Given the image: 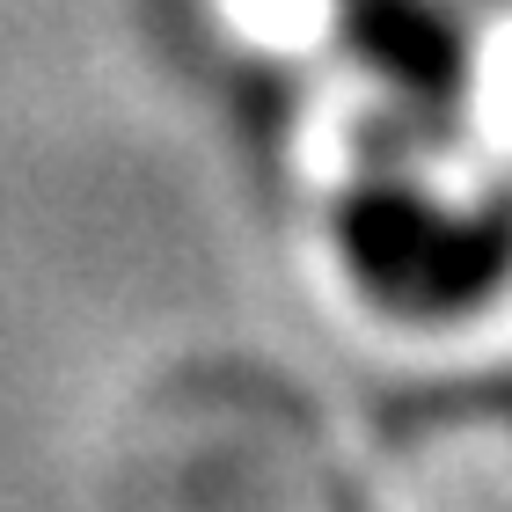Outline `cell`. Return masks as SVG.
Returning a JSON list of instances; mask_svg holds the SVG:
<instances>
[{
    "mask_svg": "<svg viewBox=\"0 0 512 512\" xmlns=\"http://www.w3.org/2000/svg\"><path fill=\"white\" fill-rule=\"evenodd\" d=\"M344 37L403 103H454L469 81V44L439 0H352Z\"/></svg>",
    "mask_w": 512,
    "mask_h": 512,
    "instance_id": "cell-2",
    "label": "cell"
},
{
    "mask_svg": "<svg viewBox=\"0 0 512 512\" xmlns=\"http://www.w3.org/2000/svg\"><path fill=\"white\" fill-rule=\"evenodd\" d=\"M337 242L359 286L410 315L469 308L512 264V213L505 205L439 198L417 176H359L337 205Z\"/></svg>",
    "mask_w": 512,
    "mask_h": 512,
    "instance_id": "cell-1",
    "label": "cell"
}]
</instances>
